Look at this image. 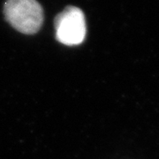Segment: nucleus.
<instances>
[{
    "label": "nucleus",
    "mask_w": 159,
    "mask_h": 159,
    "mask_svg": "<svg viewBox=\"0 0 159 159\" xmlns=\"http://www.w3.org/2000/svg\"><path fill=\"white\" fill-rule=\"evenodd\" d=\"M56 38L67 46L78 45L85 39V16L83 11L75 6H67L55 18Z\"/></svg>",
    "instance_id": "nucleus-2"
},
{
    "label": "nucleus",
    "mask_w": 159,
    "mask_h": 159,
    "mask_svg": "<svg viewBox=\"0 0 159 159\" xmlns=\"http://www.w3.org/2000/svg\"><path fill=\"white\" fill-rule=\"evenodd\" d=\"M6 20L19 32L35 34L43 22V11L35 0H7L4 7Z\"/></svg>",
    "instance_id": "nucleus-1"
}]
</instances>
